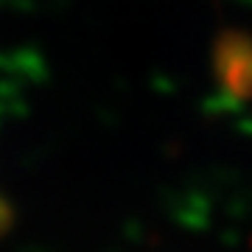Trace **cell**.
<instances>
[{
  "mask_svg": "<svg viewBox=\"0 0 252 252\" xmlns=\"http://www.w3.org/2000/svg\"><path fill=\"white\" fill-rule=\"evenodd\" d=\"M213 70L221 98L230 104L252 101V36L244 31L219 34L213 48Z\"/></svg>",
  "mask_w": 252,
  "mask_h": 252,
  "instance_id": "6da1fadb",
  "label": "cell"
},
{
  "mask_svg": "<svg viewBox=\"0 0 252 252\" xmlns=\"http://www.w3.org/2000/svg\"><path fill=\"white\" fill-rule=\"evenodd\" d=\"M11 221H14V213H11V207H9V202L0 196V235L6 233L11 227Z\"/></svg>",
  "mask_w": 252,
  "mask_h": 252,
  "instance_id": "7a4b0ae2",
  "label": "cell"
}]
</instances>
